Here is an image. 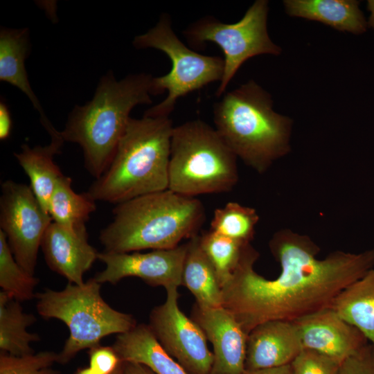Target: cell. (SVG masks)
Wrapping results in <instances>:
<instances>
[{"instance_id": "23", "label": "cell", "mask_w": 374, "mask_h": 374, "mask_svg": "<svg viewBox=\"0 0 374 374\" xmlns=\"http://www.w3.org/2000/svg\"><path fill=\"white\" fill-rule=\"evenodd\" d=\"M33 314L24 312L20 302L0 292V349L2 353L23 356L34 353L30 343L40 339L28 328L36 321Z\"/></svg>"}, {"instance_id": "10", "label": "cell", "mask_w": 374, "mask_h": 374, "mask_svg": "<svg viewBox=\"0 0 374 374\" xmlns=\"http://www.w3.org/2000/svg\"><path fill=\"white\" fill-rule=\"evenodd\" d=\"M1 188V231L17 262L34 275L43 235L53 220L30 186L9 179Z\"/></svg>"}, {"instance_id": "20", "label": "cell", "mask_w": 374, "mask_h": 374, "mask_svg": "<svg viewBox=\"0 0 374 374\" xmlns=\"http://www.w3.org/2000/svg\"><path fill=\"white\" fill-rule=\"evenodd\" d=\"M288 15L317 21L339 31L362 34L367 21L355 0H285Z\"/></svg>"}, {"instance_id": "25", "label": "cell", "mask_w": 374, "mask_h": 374, "mask_svg": "<svg viewBox=\"0 0 374 374\" xmlns=\"http://www.w3.org/2000/svg\"><path fill=\"white\" fill-rule=\"evenodd\" d=\"M258 221L253 208L229 202L215 210L210 230L247 244L253 239Z\"/></svg>"}, {"instance_id": "11", "label": "cell", "mask_w": 374, "mask_h": 374, "mask_svg": "<svg viewBox=\"0 0 374 374\" xmlns=\"http://www.w3.org/2000/svg\"><path fill=\"white\" fill-rule=\"evenodd\" d=\"M166 292V301L152 309L149 327L163 348L189 374H211L213 354L204 331L179 309L177 288Z\"/></svg>"}, {"instance_id": "19", "label": "cell", "mask_w": 374, "mask_h": 374, "mask_svg": "<svg viewBox=\"0 0 374 374\" xmlns=\"http://www.w3.org/2000/svg\"><path fill=\"white\" fill-rule=\"evenodd\" d=\"M30 52L28 28L12 29L1 27L0 31V80L17 87L31 101L40 115L44 127L51 123L46 116L29 83L25 60Z\"/></svg>"}, {"instance_id": "4", "label": "cell", "mask_w": 374, "mask_h": 374, "mask_svg": "<svg viewBox=\"0 0 374 374\" xmlns=\"http://www.w3.org/2000/svg\"><path fill=\"white\" fill-rule=\"evenodd\" d=\"M173 128L169 117L130 118L109 166L86 193L118 204L168 189Z\"/></svg>"}, {"instance_id": "6", "label": "cell", "mask_w": 374, "mask_h": 374, "mask_svg": "<svg viewBox=\"0 0 374 374\" xmlns=\"http://www.w3.org/2000/svg\"><path fill=\"white\" fill-rule=\"evenodd\" d=\"M238 178L237 157L215 129L200 119L174 127L169 190L192 197L227 193Z\"/></svg>"}, {"instance_id": "31", "label": "cell", "mask_w": 374, "mask_h": 374, "mask_svg": "<svg viewBox=\"0 0 374 374\" xmlns=\"http://www.w3.org/2000/svg\"><path fill=\"white\" fill-rule=\"evenodd\" d=\"M122 361L112 347L100 345L90 349L89 367L97 374H112Z\"/></svg>"}, {"instance_id": "17", "label": "cell", "mask_w": 374, "mask_h": 374, "mask_svg": "<svg viewBox=\"0 0 374 374\" xmlns=\"http://www.w3.org/2000/svg\"><path fill=\"white\" fill-rule=\"evenodd\" d=\"M51 142L45 146L30 147L23 144L20 152L14 155L30 179L34 195L48 212L50 198L57 181L63 175L54 157L61 152L65 142L60 132L55 128L48 132Z\"/></svg>"}, {"instance_id": "37", "label": "cell", "mask_w": 374, "mask_h": 374, "mask_svg": "<svg viewBox=\"0 0 374 374\" xmlns=\"http://www.w3.org/2000/svg\"><path fill=\"white\" fill-rule=\"evenodd\" d=\"M122 363L120 366L112 374H122Z\"/></svg>"}, {"instance_id": "28", "label": "cell", "mask_w": 374, "mask_h": 374, "mask_svg": "<svg viewBox=\"0 0 374 374\" xmlns=\"http://www.w3.org/2000/svg\"><path fill=\"white\" fill-rule=\"evenodd\" d=\"M58 353L42 351L36 354L14 356L1 353L0 374H58L51 366L57 362Z\"/></svg>"}, {"instance_id": "36", "label": "cell", "mask_w": 374, "mask_h": 374, "mask_svg": "<svg viewBox=\"0 0 374 374\" xmlns=\"http://www.w3.org/2000/svg\"><path fill=\"white\" fill-rule=\"evenodd\" d=\"M76 374H97L90 367L78 371Z\"/></svg>"}, {"instance_id": "7", "label": "cell", "mask_w": 374, "mask_h": 374, "mask_svg": "<svg viewBox=\"0 0 374 374\" xmlns=\"http://www.w3.org/2000/svg\"><path fill=\"white\" fill-rule=\"evenodd\" d=\"M100 285L92 278L82 285L69 283L62 290L45 289L35 294L38 314L62 321L69 331L57 362L67 363L80 351L100 345L105 337L125 333L137 325L131 314L105 301Z\"/></svg>"}, {"instance_id": "33", "label": "cell", "mask_w": 374, "mask_h": 374, "mask_svg": "<svg viewBox=\"0 0 374 374\" xmlns=\"http://www.w3.org/2000/svg\"><path fill=\"white\" fill-rule=\"evenodd\" d=\"M242 374H293L292 368L290 364L257 370H244Z\"/></svg>"}, {"instance_id": "21", "label": "cell", "mask_w": 374, "mask_h": 374, "mask_svg": "<svg viewBox=\"0 0 374 374\" xmlns=\"http://www.w3.org/2000/svg\"><path fill=\"white\" fill-rule=\"evenodd\" d=\"M182 285L195 296V305L199 308L222 306V287L215 268L201 247L199 234L193 236L186 242Z\"/></svg>"}, {"instance_id": "5", "label": "cell", "mask_w": 374, "mask_h": 374, "mask_svg": "<svg viewBox=\"0 0 374 374\" xmlns=\"http://www.w3.org/2000/svg\"><path fill=\"white\" fill-rule=\"evenodd\" d=\"M213 122L236 157L258 173L290 151L292 119L274 111L271 96L253 80L214 104Z\"/></svg>"}, {"instance_id": "13", "label": "cell", "mask_w": 374, "mask_h": 374, "mask_svg": "<svg viewBox=\"0 0 374 374\" xmlns=\"http://www.w3.org/2000/svg\"><path fill=\"white\" fill-rule=\"evenodd\" d=\"M191 318L201 327L213 348L211 374H242L247 334L224 308L203 309L195 304Z\"/></svg>"}, {"instance_id": "8", "label": "cell", "mask_w": 374, "mask_h": 374, "mask_svg": "<svg viewBox=\"0 0 374 374\" xmlns=\"http://www.w3.org/2000/svg\"><path fill=\"white\" fill-rule=\"evenodd\" d=\"M132 43L138 49L152 48L163 52L172 65L168 73L154 77L152 81L154 96L166 91V98L148 109L144 116L169 117L179 98L222 79L224 59L187 47L174 33L168 14H162L155 26L136 36Z\"/></svg>"}, {"instance_id": "32", "label": "cell", "mask_w": 374, "mask_h": 374, "mask_svg": "<svg viewBox=\"0 0 374 374\" xmlns=\"http://www.w3.org/2000/svg\"><path fill=\"white\" fill-rule=\"evenodd\" d=\"M12 121L8 105L3 101L0 103V139H8L11 134Z\"/></svg>"}, {"instance_id": "9", "label": "cell", "mask_w": 374, "mask_h": 374, "mask_svg": "<svg viewBox=\"0 0 374 374\" xmlns=\"http://www.w3.org/2000/svg\"><path fill=\"white\" fill-rule=\"evenodd\" d=\"M268 1H256L243 17L233 24L222 23L211 16H206L190 25L184 32L188 44L202 49L207 42L219 46L224 53V69L216 96L220 97L243 63L249 58L261 55H277L280 46L270 39L267 21Z\"/></svg>"}, {"instance_id": "16", "label": "cell", "mask_w": 374, "mask_h": 374, "mask_svg": "<svg viewBox=\"0 0 374 374\" xmlns=\"http://www.w3.org/2000/svg\"><path fill=\"white\" fill-rule=\"evenodd\" d=\"M295 322L274 320L256 326L247 335L246 370L290 364L303 350Z\"/></svg>"}, {"instance_id": "1", "label": "cell", "mask_w": 374, "mask_h": 374, "mask_svg": "<svg viewBox=\"0 0 374 374\" xmlns=\"http://www.w3.org/2000/svg\"><path fill=\"white\" fill-rule=\"evenodd\" d=\"M269 247L281 268L276 278L256 272L259 253L250 244L222 287V307L247 335L264 322H294L330 308L341 291L374 267V249L337 251L318 259L320 249L310 238L290 229L276 231Z\"/></svg>"}, {"instance_id": "34", "label": "cell", "mask_w": 374, "mask_h": 374, "mask_svg": "<svg viewBox=\"0 0 374 374\" xmlns=\"http://www.w3.org/2000/svg\"><path fill=\"white\" fill-rule=\"evenodd\" d=\"M122 374H155L144 365L123 362Z\"/></svg>"}, {"instance_id": "2", "label": "cell", "mask_w": 374, "mask_h": 374, "mask_svg": "<svg viewBox=\"0 0 374 374\" xmlns=\"http://www.w3.org/2000/svg\"><path fill=\"white\" fill-rule=\"evenodd\" d=\"M153 78L141 73L117 80L109 71L100 79L91 100L70 112L61 135L65 142L82 148L84 167L96 179L109 166L132 109L152 103Z\"/></svg>"}, {"instance_id": "3", "label": "cell", "mask_w": 374, "mask_h": 374, "mask_svg": "<svg viewBox=\"0 0 374 374\" xmlns=\"http://www.w3.org/2000/svg\"><path fill=\"white\" fill-rule=\"evenodd\" d=\"M113 215L99 235L109 253L175 248L199 234L206 218L200 200L169 189L118 204Z\"/></svg>"}, {"instance_id": "27", "label": "cell", "mask_w": 374, "mask_h": 374, "mask_svg": "<svg viewBox=\"0 0 374 374\" xmlns=\"http://www.w3.org/2000/svg\"><path fill=\"white\" fill-rule=\"evenodd\" d=\"M39 280L15 260L4 233L0 230V287L2 292L21 302L35 297Z\"/></svg>"}, {"instance_id": "14", "label": "cell", "mask_w": 374, "mask_h": 374, "mask_svg": "<svg viewBox=\"0 0 374 374\" xmlns=\"http://www.w3.org/2000/svg\"><path fill=\"white\" fill-rule=\"evenodd\" d=\"M294 322L298 326L303 348L323 353L341 364L369 343L357 328L332 308Z\"/></svg>"}, {"instance_id": "30", "label": "cell", "mask_w": 374, "mask_h": 374, "mask_svg": "<svg viewBox=\"0 0 374 374\" xmlns=\"http://www.w3.org/2000/svg\"><path fill=\"white\" fill-rule=\"evenodd\" d=\"M339 374H374V345L368 343L346 359Z\"/></svg>"}, {"instance_id": "24", "label": "cell", "mask_w": 374, "mask_h": 374, "mask_svg": "<svg viewBox=\"0 0 374 374\" xmlns=\"http://www.w3.org/2000/svg\"><path fill=\"white\" fill-rule=\"evenodd\" d=\"M71 182V179L64 175L59 179L50 198L48 212L53 222L77 229L86 226L96 205L86 193H76Z\"/></svg>"}, {"instance_id": "29", "label": "cell", "mask_w": 374, "mask_h": 374, "mask_svg": "<svg viewBox=\"0 0 374 374\" xmlns=\"http://www.w3.org/2000/svg\"><path fill=\"white\" fill-rule=\"evenodd\" d=\"M341 365L329 356L306 348L291 363L293 374H339Z\"/></svg>"}, {"instance_id": "35", "label": "cell", "mask_w": 374, "mask_h": 374, "mask_svg": "<svg viewBox=\"0 0 374 374\" xmlns=\"http://www.w3.org/2000/svg\"><path fill=\"white\" fill-rule=\"evenodd\" d=\"M367 9L370 12L367 24L374 30V0H368L367 1Z\"/></svg>"}, {"instance_id": "26", "label": "cell", "mask_w": 374, "mask_h": 374, "mask_svg": "<svg viewBox=\"0 0 374 374\" xmlns=\"http://www.w3.org/2000/svg\"><path fill=\"white\" fill-rule=\"evenodd\" d=\"M202 249L215 268L222 287L239 265L247 247L211 230L199 235Z\"/></svg>"}, {"instance_id": "12", "label": "cell", "mask_w": 374, "mask_h": 374, "mask_svg": "<svg viewBox=\"0 0 374 374\" xmlns=\"http://www.w3.org/2000/svg\"><path fill=\"white\" fill-rule=\"evenodd\" d=\"M186 243L170 249L147 253L98 252V259L105 269L93 278L98 283L115 285L123 278L137 277L150 286H163L167 290L182 285V272Z\"/></svg>"}, {"instance_id": "18", "label": "cell", "mask_w": 374, "mask_h": 374, "mask_svg": "<svg viewBox=\"0 0 374 374\" xmlns=\"http://www.w3.org/2000/svg\"><path fill=\"white\" fill-rule=\"evenodd\" d=\"M112 348L122 362L145 366L155 374H189L161 345L148 325L119 334Z\"/></svg>"}, {"instance_id": "22", "label": "cell", "mask_w": 374, "mask_h": 374, "mask_svg": "<svg viewBox=\"0 0 374 374\" xmlns=\"http://www.w3.org/2000/svg\"><path fill=\"white\" fill-rule=\"evenodd\" d=\"M330 308L374 345V267L341 291Z\"/></svg>"}, {"instance_id": "15", "label": "cell", "mask_w": 374, "mask_h": 374, "mask_svg": "<svg viewBox=\"0 0 374 374\" xmlns=\"http://www.w3.org/2000/svg\"><path fill=\"white\" fill-rule=\"evenodd\" d=\"M41 248L49 268L69 283L82 285L83 276L98 259V252L88 241L86 226L70 229L52 222Z\"/></svg>"}]
</instances>
